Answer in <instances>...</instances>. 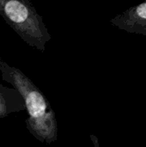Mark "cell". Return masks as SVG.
Listing matches in <instances>:
<instances>
[{
	"mask_svg": "<svg viewBox=\"0 0 146 147\" xmlns=\"http://www.w3.org/2000/svg\"><path fill=\"white\" fill-rule=\"evenodd\" d=\"M2 79L10 84L22 97L28 118V131L41 143L51 144L58 139L56 115L40 90L21 70L10 66L0 58Z\"/></svg>",
	"mask_w": 146,
	"mask_h": 147,
	"instance_id": "obj_1",
	"label": "cell"
},
{
	"mask_svg": "<svg viewBox=\"0 0 146 147\" xmlns=\"http://www.w3.org/2000/svg\"><path fill=\"white\" fill-rule=\"evenodd\" d=\"M0 16L28 45L45 51L52 36L28 0H0Z\"/></svg>",
	"mask_w": 146,
	"mask_h": 147,
	"instance_id": "obj_2",
	"label": "cell"
},
{
	"mask_svg": "<svg viewBox=\"0 0 146 147\" xmlns=\"http://www.w3.org/2000/svg\"><path fill=\"white\" fill-rule=\"evenodd\" d=\"M110 22L127 33L146 36V1L130 7L112 18Z\"/></svg>",
	"mask_w": 146,
	"mask_h": 147,
	"instance_id": "obj_3",
	"label": "cell"
},
{
	"mask_svg": "<svg viewBox=\"0 0 146 147\" xmlns=\"http://www.w3.org/2000/svg\"><path fill=\"white\" fill-rule=\"evenodd\" d=\"M22 110H25V104L20 93L0 84V118Z\"/></svg>",
	"mask_w": 146,
	"mask_h": 147,
	"instance_id": "obj_4",
	"label": "cell"
}]
</instances>
